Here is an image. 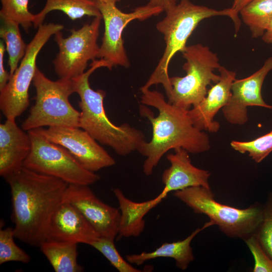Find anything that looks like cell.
Returning <instances> with one entry per match:
<instances>
[{
  "instance_id": "1",
  "label": "cell",
  "mask_w": 272,
  "mask_h": 272,
  "mask_svg": "<svg viewBox=\"0 0 272 272\" xmlns=\"http://www.w3.org/2000/svg\"><path fill=\"white\" fill-rule=\"evenodd\" d=\"M4 179L11 189L15 238L39 247L48 239L51 217L69 184L24 167Z\"/></svg>"
},
{
  "instance_id": "2",
  "label": "cell",
  "mask_w": 272,
  "mask_h": 272,
  "mask_svg": "<svg viewBox=\"0 0 272 272\" xmlns=\"http://www.w3.org/2000/svg\"><path fill=\"white\" fill-rule=\"evenodd\" d=\"M141 91L140 114L152 126L151 140L144 142L138 151L146 157L143 166L146 175L153 173L163 156L171 149L181 148L194 154L210 149L209 135L193 125L188 110L170 103L157 91Z\"/></svg>"
},
{
  "instance_id": "3",
  "label": "cell",
  "mask_w": 272,
  "mask_h": 272,
  "mask_svg": "<svg viewBox=\"0 0 272 272\" xmlns=\"http://www.w3.org/2000/svg\"><path fill=\"white\" fill-rule=\"evenodd\" d=\"M91 67L80 76L73 79L75 91L80 98L79 127L87 131L101 144L108 146L120 156H126L138 151L146 141L144 133L128 123L119 126L113 123L106 114L104 99L106 92L94 90L89 84L91 75L100 67L111 69L102 59H95Z\"/></svg>"
},
{
  "instance_id": "4",
  "label": "cell",
  "mask_w": 272,
  "mask_h": 272,
  "mask_svg": "<svg viewBox=\"0 0 272 272\" xmlns=\"http://www.w3.org/2000/svg\"><path fill=\"white\" fill-rule=\"evenodd\" d=\"M165 17L156 24V29L164 36L165 48L155 70L141 90L161 84L168 98L171 85L168 73L170 62L174 55L186 47L188 39L203 20L215 16H227L233 21L236 33L241 26L238 15L231 8L221 10L195 5L190 0H180L166 12Z\"/></svg>"
},
{
  "instance_id": "5",
  "label": "cell",
  "mask_w": 272,
  "mask_h": 272,
  "mask_svg": "<svg viewBox=\"0 0 272 272\" xmlns=\"http://www.w3.org/2000/svg\"><path fill=\"white\" fill-rule=\"evenodd\" d=\"M175 197L195 213L207 216L228 237L243 240L255 233L262 220L263 206L255 203L240 209L219 202L211 188H186L174 192Z\"/></svg>"
},
{
  "instance_id": "6",
  "label": "cell",
  "mask_w": 272,
  "mask_h": 272,
  "mask_svg": "<svg viewBox=\"0 0 272 272\" xmlns=\"http://www.w3.org/2000/svg\"><path fill=\"white\" fill-rule=\"evenodd\" d=\"M35 102L21 127L25 131L44 126L79 127L80 112L69 101L75 93L73 79H48L38 67L33 80Z\"/></svg>"
},
{
  "instance_id": "7",
  "label": "cell",
  "mask_w": 272,
  "mask_h": 272,
  "mask_svg": "<svg viewBox=\"0 0 272 272\" xmlns=\"http://www.w3.org/2000/svg\"><path fill=\"white\" fill-rule=\"evenodd\" d=\"M182 53L186 60L182 67L186 74L170 78L172 89L168 99L170 103L189 110L206 97L208 86L220 80V75L214 72L221 65L217 53L202 44L186 46Z\"/></svg>"
},
{
  "instance_id": "8",
  "label": "cell",
  "mask_w": 272,
  "mask_h": 272,
  "mask_svg": "<svg viewBox=\"0 0 272 272\" xmlns=\"http://www.w3.org/2000/svg\"><path fill=\"white\" fill-rule=\"evenodd\" d=\"M27 132L31 149L23 167L69 184L89 186L100 180L99 175L85 169L67 149L49 141L38 128Z\"/></svg>"
},
{
  "instance_id": "9",
  "label": "cell",
  "mask_w": 272,
  "mask_h": 272,
  "mask_svg": "<svg viewBox=\"0 0 272 272\" xmlns=\"http://www.w3.org/2000/svg\"><path fill=\"white\" fill-rule=\"evenodd\" d=\"M63 29V26L59 24H42L27 44L19 65L0 90V109L6 119H16L28 107L29 89L37 67L38 53L50 37Z\"/></svg>"
},
{
  "instance_id": "10",
  "label": "cell",
  "mask_w": 272,
  "mask_h": 272,
  "mask_svg": "<svg viewBox=\"0 0 272 272\" xmlns=\"http://www.w3.org/2000/svg\"><path fill=\"white\" fill-rule=\"evenodd\" d=\"M102 19L94 17L89 24L71 30L68 37H64L60 31L54 35L59 51L52 62L59 79H73L80 76L85 72L88 61L97 58V39Z\"/></svg>"
},
{
  "instance_id": "11",
  "label": "cell",
  "mask_w": 272,
  "mask_h": 272,
  "mask_svg": "<svg viewBox=\"0 0 272 272\" xmlns=\"http://www.w3.org/2000/svg\"><path fill=\"white\" fill-rule=\"evenodd\" d=\"M97 5L104 23V32L97 58L106 60L111 69L118 65L128 68L130 62L122 36L124 28L133 20L143 21L163 11L146 5L126 13L118 9L115 4L97 2Z\"/></svg>"
},
{
  "instance_id": "12",
  "label": "cell",
  "mask_w": 272,
  "mask_h": 272,
  "mask_svg": "<svg viewBox=\"0 0 272 272\" xmlns=\"http://www.w3.org/2000/svg\"><path fill=\"white\" fill-rule=\"evenodd\" d=\"M49 141L67 149L87 170L95 172L113 166L114 159L87 131L80 127L38 128Z\"/></svg>"
},
{
  "instance_id": "13",
  "label": "cell",
  "mask_w": 272,
  "mask_h": 272,
  "mask_svg": "<svg viewBox=\"0 0 272 272\" xmlns=\"http://www.w3.org/2000/svg\"><path fill=\"white\" fill-rule=\"evenodd\" d=\"M62 201L76 208L100 237L112 240L117 238L119 210L101 200L89 186L69 184Z\"/></svg>"
},
{
  "instance_id": "14",
  "label": "cell",
  "mask_w": 272,
  "mask_h": 272,
  "mask_svg": "<svg viewBox=\"0 0 272 272\" xmlns=\"http://www.w3.org/2000/svg\"><path fill=\"white\" fill-rule=\"evenodd\" d=\"M272 70V56L251 75L241 79H235L231 87L229 102L222 109L226 120L231 124L243 125L248 120L247 107L260 106L272 109L263 100L262 86L268 73Z\"/></svg>"
},
{
  "instance_id": "15",
  "label": "cell",
  "mask_w": 272,
  "mask_h": 272,
  "mask_svg": "<svg viewBox=\"0 0 272 272\" xmlns=\"http://www.w3.org/2000/svg\"><path fill=\"white\" fill-rule=\"evenodd\" d=\"M218 70L220 80L208 91L198 105L188 110L191 122L196 128L211 133L217 132L220 129V123L215 120V116L229 102L232 85L236 79L235 72L221 65Z\"/></svg>"
},
{
  "instance_id": "16",
  "label": "cell",
  "mask_w": 272,
  "mask_h": 272,
  "mask_svg": "<svg viewBox=\"0 0 272 272\" xmlns=\"http://www.w3.org/2000/svg\"><path fill=\"white\" fill-rule=\"evenodd\" d=\"M100 237L80 212L69 203L62 201L51 217L48 239L91 245Z\"/></svg>"
},
{
  "instance_id": "17",
  "label": "cell",
  "mask_w": 272,
  "mask_h": 272,
  "mask_svg": "<svg viewBox=\"0 0 272 272\" xmlns=\"http://www.w3.org/2000/svg\"><path fill=\"white\" fill-rule=\"evenodd\" d=\"M174 150V153L166 156L170 166L163 172L162 181L164 186L160 194L165 198L171 191L190 187L211 188L209 182L211 173L193 165L189 153L185 149L179 148Z\"/></svg>"
},
{
  "instance_id": "18",
  "label": "cell",
  "mask_w": 272,
  "mask_h": 272,
  "mask_svg": "<svg viewBox=\"0 0 272 272\" xmlns=\"http://www.w3.org/2000/svg\"><path fill=\"white\" fill-rule=\"evenodd\" d=\"M25 131L15 119L0 124V175L4 178L23 167L30 152L31 139Z\"/></svg>"
},
{
  "instance_id": "19",
  "label": "cell",
  "mask_w": 272,
  "mask_h": 272,
  "mask_svg": "<svg viewBox=\"0 0 272 272\" xmlns=\"http://www.w3.org/2000/svg\"><path fill=\"white\" fill-rule=\"evenodd\" d=\"M113 192L117 200L120 212L118 239L139 236L145 227V216L164 198L159 193L152 199L135 202L126 197L120 189L114 188Z\"/></svg>"
},
{
  "instance_id": "20",
  "label": "cell",
  "mask_w": 272,
  "mask_h": 272,
  "mask_svg": "<svg viewBox=\"0 0 272 272\" xmlns=\"http://www.w3.org/2000/svg\"><path fill=\"white\" fill-rule=\"evenodd\" d=\"M214 225L210 221L202 227L198 228L185 239L173 242H165L151 252H143L126 255V259L131 264L140 265L151 259L167 257L174 259L176 266L181 270L187 269L194 260V255L190 243L194 237L207 228Z\"/></svg>"
},
{
  "instance_id": "21",
  "label": "cell",
  "mask_w": 272,
  "mask_h": 272,
  "mask_svg": "<svg viewBox=\"0 0 272 272\" xmlns=\"http://www.w3.org/2000/svg\"><path fill=\"white\" fill-rule=\"evenodd\" d=\"M78 243L47 239L39 247L55 272H81L77 260Z\"/></svg>"
},
{
  "instance_id": "22",
  "label": "cell",
  "mask_w": 272,
  "mask_h": 272,
  "mask_svg": "<svg viewBox=\"0 0 272 272\" xmlns=\"http://www.w3.org/2000/svg\"><path fill=\"white\" fill-rule=\"evenodd\" d=\"M54 10L63 12L72 20L85 16L102 17L96 0H46L44 8L35 14L33 22L34 28H38L43 24L46 16Z\"/></svg>"
},
{
  "instance_id": "23",
  "label": "cell",
  "mask_w": 272,
  "mask_h": 272,
  "mask_svg": "<svg viewBox=\"0 0 272 272\" xmlns=\"http://www.w3.org/2000/svg\"><path fill=\"white\" fill-rule=\"evenodd\" d=\"M252 37H261L272 21V0H253L240 12Z\"/></svg>"
},
{
  "instance_id": "24",
  "label": "cell",
  "mask_w": 272,
  "mask_h": 272,
  "mask_svg": "<svg viewBox=\"0 0 272 272\" xmlns=\"http://www.w3.org/2000/svg\"><path fill=\"white\" fill-rule=\"evenodd\" d=\"M1 20L0 37L6 43V51L9 55V73L12 75L24 56L27 44L21 36L18 23L6 18H1Z\"/></svg>"
},
{
  "instance_id": "25",
  "label": "cell",
  "mask_w": 272,
  "mask_h": 272,
  "mask_svg": "<svg viewBox=\"0 0 272 272\" xmlns=\"http://www.w3.org/2000/svg\"><path fill=\"white\" fill-rule=\"evenodd\" d=\"M230 146L241 154L248 153L256 163H260L272 152V130L250 141L233 140Z\"/></svg>"
},
{
  "instance_id": "26",
  "label": "cell",
  "mask_w": 272,
  "mask_h": 272,
  "mask_svg": "<svg viewBox=\"0 0 272 272\" xmlns=\"http://www.w3.org/2000/svg\"><path fill=\"white\" fill-rule=\"evenodd\" d=\"M1 18L13 21L27 31L33 25L35 15L29 11V0H1Z\"/></svg>"
},
{
  "instance_id": "27",
  "label": "cell",
  "mask_w": 272,
  "mask_h": 272,
  "mask_svg": "<svg viewBox=\"0 0 272 272\" xmlns=\"http://www.w3.org/2000/svg\"><path fill=\"white\" fill-rule=\"evenodd\" d=\"M14 229L11 227L0 230V264L11 261L28 263L30 256L15 242Z\"/></svg>"
},
{
  "instance_id": "28",
  "label": "cell",
  "mask_w": 272,
  "mask_h": 272,
  "mask_svg": "<svg viewBox=\"0 0 272 272\" xmlns=\"http://www.w3.org/2000/svg\"><path fill=\"white\" fill-rule=\"evenodd\" d=\"M114 240L100 237L90 245L100 252L119 272L143 271L125 260L119 254L114 243Z\"/></svg>"
},
{
  "instance_id": "29",
  "label": "cell",
  "mask_w": 272,
  "mask_h": 272,
  "mask_svg": "<svg viewBox=\"0 0 272 272\" xmlns=\"http://www.w3.org/2000/svg\"><path fill=\"white\" fill-rule=\"evenodd\" d=\"M254 234L263 250L272 258V192L263 206L262 220Z\"/></svg>"
},
{
  "instance_id": "30",
  "label": "cell",
  "mask_w": 272,
  "mask_h": 272,
  "mask_svg": "<svg viewBox=\"0 0 272 272\" xmlns=\"http://www.w3.org/2000/svg\"><path fill=\"white\" fill-rule=\"evenodd\" d=\"M252 253L254 272H272V258L263 250L254 234L244 240Z\"/></svg>"
},
{
  "instance_id": "31",
  "label": "cell",
  "mask_w": 272,
  "mask_h": 272,
  "mask_svg": "<svg viewBox=\"0 0 272 272\" xmlns=\"http://www.w3.org/2000/svg\"><path fill=\"white\" fill-rule=\"evenodd\" d=\"M6 48L3 41L0 42V90L3 89L8 83L10 78V73L5 69L4 55Z\"/></svg>"
},
{
  "instance_id": "32",
  "label": "cell",
  "mask_w": 272,
  "mask_h": 272,
  "mask_svg": "<svg viewBox=\"0 0 272 272\" xmlns=\"http://www.w3.org/2000/svg\"><path fill=\"white\" fill-rule=\"evenodd\" d=\"M177 0H150L147 4L152 8H160L163 11L167 10L176 5Z\"/></svg>"
},
{
  "instance_id": "33",
  "label": "cell",
  "mask_w": 272,
  "mask_h": 272,
  "mask_svg": "<svg viewBox=\"0 0 272 272\" xmlns=\"http://www.w3.org/2000/svg\"><path fill=\"white\" fill-rule=\"evenodd\" d=\"M253 0H234L232 6L231 7L234 13L237 15L240 11Z\"/></svg>"
},
{
  "instance_id": "34",
  "label": "cell",
  "mask_w": 272,
  "mask_h": 272,
  "mask_svg": "<svg viewBox=\"0 0 272 272\" xmlns=\"http://www.w3.org/2000/svg\"><path fill=\"white\" fill-rule=\"evenodd\" d=\"M261 39L265 43L272 45V21L270 22L263 35L261 36Z\"/></svg>"
},
{
  "instance_id": "35",
  "label": "cell",
  "mask_w": 272,
  "mask_h": 272,
  "mask_svg": "<svg viewBox=\"0 0 272 272\" xmlns=\"http://www.w3.org/2000/svg\"><path fill=\"white\" fill-rule=\"evenodd\" d=\"M96 1L99 2H101V3H111V4H116V3L119 2L121 1V0H96Z\"/></svg>"
}]
</instances>
